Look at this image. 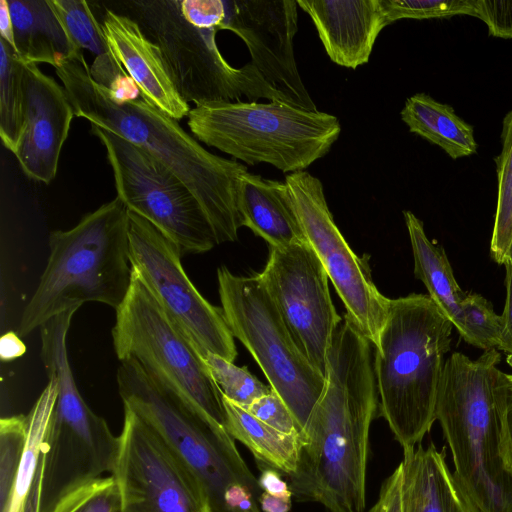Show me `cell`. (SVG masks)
<instances>
[{
  "label": "cell",
  "mask_w": 512,
  "mask_h": 512,
  "mask_svg": "<svg viewBox=\"0 0 512 512\" xmlns=\"http://www.w3.org/2000/svg\"><path fill=\"white\" fill-rule=\"evenodd\" d=\"M371 345L342 318L297 469L287 476L297 500L318 502L328 512H365L369 431L377 408Z\"/></svg>",
  "instance_id": "cell-1"
},
{
  "label": "cell",
  "mask_w": 512,
  "mask_h": 512,
  "mask_svg": "<svg viewBox=\"0 0 512 512\" xmlns=\"http://www.w3.org/2000/svg\"><path fill=\"white\" fill-rule=\"evenodd\" d=\"M75 116L88 120L147 151L171 170L194 194L218 243L233 242L242 227L237 207L239 177L247 167L206 150L175 119L141 97L118 101L97 84L83 52L55 68Z\"/></svg>",
  "instance_id": "cell-2"
},
{
  "label": "cell",
  "mask_w": 512,
  "mask_h": 512,
  "mask_svg": "<svg viewBox=\"0 0 512 512\" xmlns=\"http://www.w3.org/2000/svg\"><path fill=\"white\" fill-rule=\"evenodd\" d=\"M453 325L428 294L390 299L375 345L380 411L403 451L436 421V403Z\"/></svg>",
  "instance_id": "cell-3"
},
{
  "label": "cell",
  "mask_w": 512,
  "mask_h": 512,
  "mask_svg": "<svg viewBox=\"0 0 512 512\" xmlns=\"http://www.w3.org/2000/svg\"><path fill=\"white\" fill-rule=\"evenodd\" d=\"M49 248L46 267L21 315L19 336L85 302L117 310L129 292V213L119 198L86 214L69 230L52 231Z\"/></svg>",
  "instance_id": "cell-4"
},
{
  "label": "cell",
  "mask_w": 512,
  "mask_h": 512,
  "mask_svg": "<svg viewBox=\"0 0 512 512\" xmlns=\"http://www.w3.org/2000/svg\"><path fill=\"white\" fill-rule=\"evenodd\" d=\"M501 361L496 349L472 360L460 352L445 361L436 403L454 463V476L480 512H512V469L501 446L493 391Z\"/></svg>",
  "instance_id": "cell-5"
},
{
  "label": "cell",
  "mask_w": 512,
  "mask_h": 512,
  "mask_svg": "<svg viewBox=\"0 0 512 512\" xmlns=\"http://www.w3.org/2000/svg\"><path fill=\"white\" fill-rule=\"evenodd\" d=\"M72 316L63 313L40 327L41 360L57 396L43 442L40 512H51L68 494L114 471L120 440L82 398L69 363Z\"/></svg>",
  "instance_id": "cell-6"
},
{
  "label": "cell",
  "mask_w": 512,
  "mask_h": 512,
  "mask_svg": "<svg viewBox=\"0 0 512 512\" xmlns=\"http://www.w3.org/2000/svg\"><path fill=\"white\" fill-rule=\"evenodd\" d=\"M187 117L198 141L248 165L268 163L289 174L324 157L341 133L336 116L278 101L205 103Z\"/></svg>",
  "instance_id": "cell-7"
},
{
  "label": "cell",
  "mask_w": 512,
  "mask_h": 512,
  "mask_svg": "<svg viewBox=\"0 0 512 512\" xmlns=\"http://www.w3.org/2000/svg\"><path fill=\"white\" fill-rule=\"evenodd\" d=\"M117 385L123 405L164 440L202 486L211 512H227L226 491L243 484L259 497L248 469L226 429L149 375L134 359L120 361Z\"/></svg>",
  "instance_id": "cell-8"
},
{
  "label": "cell",
  "mask_w": 512,
  "mask_h": 512,
  "mask_svg": "<svg viewBox=\"0 0 512 512\" xmlns=\"http://www.w3.org/2000/svg\"><path fill=\"white\" fill-rule=\"evenodd\" d=\"M120 6L158 45L186 103L198 106L267 99L293 104L269 85L251 62L240 68L231 66L216 44L218 30L187 17L180 0H128Z\"/></svg>",
  "instance_id": "cell-9"
},
{
  "label": "cell",
  "mask_w": 512,
  "mask_h": 512,
  "mask_svg": "<svg viewBox=\"0 0 512 512\" xmlns=\"http://www.w3.org/2000/svg\"><path fill=\"white\" fill-rule=\"evenodd\" d=\"M217 279L232 335L251 353L302 435L325 387V375L300 349L258 274L238 276L221 266Z\"/></svg>",
  "instance_id": "cell-10"
},
{
  "label": "cell",
  "mask_w": 512,
  "mask_h": 512,
  "mask_svg": "<svg viewBox=\"0 0 512 512\" xmlns=\"http://www.w3.org/2000/svg\"><path fill=\"white\" fill-rule=\"evenodd\" d=\"M115 311L112 339L118 359L136 360L158 382L226 429L223 395L203 356L133 270L129 292Z\"/></svg>",
  "instance_id": "cell-11"
},
{
  "label": "cell",
  "mask_w": 512,
  "mask_h": 512,
  "mask_svg": "<svg viewBox=\"0 0 512 512\" xmlns=\"http://www.w3.org/2000/svg\"><path fill=\"white\" fill-rule=\"evenodd\" d=\"M106 150L117 195L126 208L153 224L181 253H204L219 244L190 189L147 151L91 125Z\"/></svg>",
  "instance_id": "cell-12"
},
{
  "label": "cell",
  "mask_w": 512,
  "mask_h": 512,
  "mask_svg": "<svg viewBox=\"0 0 512 512\" xmlns=\"http://www.w3.org/2000/svg\"><path fill=\"white\" fill-rule=\"evenodd\" d=\"M128 213L132 270L203 357L212 353L234 362L236 345L223 312L190 281L178 246L145 218Z\"/></svg>",
  "instance_id": "cell-13"
},
{
  "label": "cell",
  "mask_w": 512,
  "mask_h": 512,
  "mask_svg": "<svg viewBox=\"0 0 512 512\" xmlns=\"http://www.w3.org/2000/svg\"><path fill=\"white\" fill-rule=\"evenodd\" d=\"M285 183L305 237L345 306V318L375 346L390 299L379 292L367 262L335 224L321 181L304 170L288 174Z\"/></svg>",
  "instance_id": "cell-14"
},
{
  "label": "cell",
  "mask_w": 512,
  "mask_h": 512,
  "mask_svg": "<svg viewBox=\"0 0 512 512\" xmlns=\"http://www.w3.org/2000/svg\"><path fill=\"white\" fill-rule=\"evenodd\" d=\"M114 476L119 512H211L185 464L138 414L124 406Z\"/></svg>",
  "instance_id": "cell-15"
},
{
  "label": "cell",
  "mask_w": 512,
  "mask_h": 512,
  "mask_svg": "<svg viewBox=\"0 0 512 512\" xmlns=\"http://www.w3.org/2000/svg\"><path fill=\"white\" fill-rule=\"evenodd\" d=\"M300 349L325 375L327 353L342 321L332 302L329 277L308 241L270 247L258 274Z\"/></svg>",
  "instance_id": "cell-16"
},
{
  "label": "cell",
  "mask_w": 512,
  "mask_h": 512,
  "mask_svg": "<svg viewBox=\"0 0 512 512\" xmlns=\"http://www.w3.org/2000/svg\"><path fill=\"white\" fill-rule=\"evenodd\" d=\"M297 6L295 0L223 1L219 29L230 30L244 41L251 63L269 85L294 105L316 111L294 57Z\"/></svg>",
  "instance_id": "cell-17"
},
{
  "label": "cell",
  "mask_w": 512,
  "mask_h": 512,
  "mask_svg": "<svg viewBox=\"0 0 512 512\" xmlns=\"http://www.w3.org/2000/svg\"><path fill=\"white\" fill-rule=\"evenodd\" d=\"M23 87V126L12 153L29 178L49 184L57 174L74 109L64 87L35 63H25Z\"/></svg>",
  "instance_id": "cell-18"
},
{
  "label": "cell",
  "mask_w": 512,
  "mask_h": 512,
  "mask_svg": "<svg viewBox=\"0 0 512 512\" xmlns=\"http://www.w3.org/2000/svg\"><path fill=\"white\" fill-rule=\"evenodd\" d=\"M107 44L136 85L140 97L164 114L181 120L191 108L178 93L158 45L130 16L107 8L101 21Z\"/></svg>",
  "instance_id": "cell-19"
},
{
  "label": "cell",
  "mask_w": 512,
  "mask_h": 512,
  "mask_svg": "<svg viewBox=\"0 0 512 512\" xmlns=\"http://www.w3.org/2000/svg\"><path fill=\"white\" fill-rule=\"evenodd\" d=\"M312 19L329 58L356 69L369 61L386 27L380 0H297Z\"/></svg>",
  "instance_id": "cell-20"
},
{
  "label": "cell",
  "mask_w": 512,
  "mask_h": 512,
  "mask_svg": "<svg viewBox=\"0 0 512 512\" xmlns=\"http://www.w3.org/2000/svg\"><path fill=\"white\" fill-rule=\"evenodd\" d=\"M446 449L434 443L403 451L404 512H480L446 462Z\"/></svg>",
  "instance_id": "cell-21"
},
{
  "label": "cell",
  "mask_w": 512,
  "mask_h": 512,
  "mask_svg": "<svg viewBox=\"0 0 512 512\" xmlns=\"http://www.w3.org/2000/svg\"><path fill=\"white\" fill-rule=\"evenodd\" d=\"M237 207L242 226L263 238L269 247L307 241L285 181L244 172L238 181Z\"/></svg>",
  "instance_id": "cell-22"
},
{
  "label": "cell",
  "mask_w": 512,
  "mask_h": 512,
  "mask_svg": "<svg viewBox=\"0 0 512 512\" xmlns=\"http://www.w3.org/2000/svg\"><path fill=\"white\" fill-rule=\"evenodd\" d=\"M13 26L14 50L25 63L54 68L82 51L67 36L47 0H7Z\"/></svg>",
  "instance_id": "cell-23"
},
{
  "label": "cell",
  "mask_w": 512,
  "mask_h": 512,
  "mask_svg": "<svg viewBox=\"0 0 512 512\" xmlns=\"http://www.w3.org/2000/svg\"><path fill=\"white\" fill-rule=\"evenodd\" d=\"M403 215L414 258L415 277L423 282L430 298L465 341L467 333L461 303L466 292L458 285L443 247L427 237L423 222L411 211H404Z\"/></svg>",
  "instance_id": "cell-24"
},
{
  "label": "cell",
  "mask_w": 512,
  "mask_h": 512,
  "mask_svg": "<svg viewBox=\"0 0 512 512\" xmlns=\"http://www.w3.org/2000/svg\"><path fill=\"white\" fill-rule=\"evenodd\" d=\"M400 115L410 132L440 147L454 160L477 152L473 126L449 104L426 93H416L406 99Z\"/></svg>",
  "instance_id": "cell-25"
},
{
  "label": "cell",
  "mask_w": 512,
  "mask_h": 512,
  "mask_svg": "<svg viewBox=\"0 0 512 512\" xmlns=\"http://www.w3.org/2000/svg\"><path fill=\"white\" fill-rule=\"evenodd\" d=\"M223 403L226 430L233 439L244 444L263 465L286 476L296 471L303 444L299 434L284 433L265 424L224 396Z\"/></svg>",
  "instance_id": "cell-26"
},
{
  "label": "cell",
  "mask_w": 512,
  "mask_h": 512,
  "mask_svg": "<svg viewBox=\"0 0 512 512\" xmlns=\"http://www.w3.org/2000/svg\"><path fill=\"white\" fill-rule=\"evenodd\" d=\"M501 151L495 158L497 202L490 242V255L504 265L512 244V110L502 121Z\"/></svg>",
  "instance_id": "cell-27"
},
{
  "label": "cell",
  "mask_w": 512,
  "mask_h": 512,
  "mask_svg": "<svg viewBox=\"0 0 512 512\" xmlns=\"http://www.w3.org/2000/svg\"><path fill=\"white\" fill-rule=\"evenodd\" d=\"M24 69L25 62L0 38V137L10 152H13L23 126Z\"/></svg>",
  "instance_id": "cell-28"
},
{
  "label": "cell",
  "mask_w": 512,
  "mask_h": 512,
  "mask_svg": "<svg viewBox=\"0 0 512 512\" xmlns=\"http://www.w3.org/2000/svg\"><path fill=\"white\" fill-rule=\"evenodd\" d=\"M57 396V385L48 377V384L27 414L28 434L9 512H18L34 479L42 453L48 423Z\"/></svg>",
  "instance_id": "cell-29"
},
{
  "label": "cell",
  "mask_w": 512,
  "mask_h": 512,
  "mask_svg": "<svg viewBox=\"0 0 512 512\" xmlns=\"http://www.w3.org/2000/svg\"><path fill=\"white\" fill-rule=\"evenodd\" d=\"M72 44L97 57L111 53L102 25L88 2L83 0H47Z\"/></svg>",
  "instance_id": "cell-30"
},
{
  "label": "cell",
  "mask_w": 512,
  "mask_h": 512,
  "mask_svg": "<svg viewBox=\"0 0 512 512\" xmlns=\"http://www.w3.org/2000/svg\"><path fill=\"white\" fill-rule=\"evenodd\" d=\"M28 434V416L0 420V512H9Z\"/></svg>",
  "instance_id": "cell-31"
},
{
  "label": "cell",
  "mask_w": 512,
  "mask_h": 512,
  "mask_svg": "<svg viewBox=\"0 0 512 512\" xmlns=\"http://www.w3.org/2000/svg\"><path fill=\"white\" fill-rule=\"evenodd\" d=\"M203 358L222 395L245 409L271 390V387L252 375L246 366L238 367L234 362L212 353H207Z\"/></svg>",
  "instance_id": "cell-32"
},
{
  "label": "cell",
  "mask_w": 512,
  "mask_h": 512,
  "mask_svg": "<svg viewBox=\"0 0 512 512\" xmlns=\"http://www.w3.org/2000/svg\"><path fill=\"white\" fill-rule=\"evenodd\" d=\"M461 309L467 333L465 342L483 351L497 349L502 323L491 302L478 293L466 292Z\"/></svg>",
  "instance_id": "cell-33"
},
{
  "label": "cell",
  "mask_w": 512,
  "mask_h": 512,
  "mask_svg": "<svg viewBox=\"0 0 512 512\" xmlns=\"http://www.w3.org/2000/svg\"><path fill=\"white\" fill-rule=\"evenodd\" d=\"M386 25L401 19L475 16L473 0H380Z\"/></svg>",
  "instance_id": "cell-34"
},
{
  "label": "cell",
  "mask_w": 512,
  "mask_h": 512,
  "mask_svg": "<svg viewBox=\"0 0 512 512\" xmlns=\"http://www.w3.org/2000/svg\"><path fill=\"white\" fill-rule=\"evenodd\" d=\"M119 506V489L110 475L68 494L51 512H119Z\"/></svg>",
  "instance_id": "cell-35"
},
{
  "label": "cell",
  "mask_w": 512,
  "mask_h": 512,
  "mask_svg": "<svg viewBox=\"0 0 512 512\" xmlns=\"http://www.w3.org/2000/svg\"><path fill=\"white\" fill-rule=\"evenodd\" d=\"M246 410L265 424L288 434H299L300 428L283 399L271 390L253 401Z\"/></svg>",
  "instance_id": "cell-36"
},
{
  "label": "cell",
  "mask_w": 512,
  "mask_h": 512,
  "mask_svg": "<svg viewBox=\"0 0 512 512\" xmlns=\"http://www.w3.org/2000/svg\"><path fill=\"white\" fill-rule=\"evenodd\" d=\"M493 391L501 425V446L504 460L512 469V374L494 372Z\"/></svg>",
  "instance_id": "cell-37"
},
{
  "label": "cell",
  "mask_w": 512,
  "mask_h": 512,
  "mask_svg": "<svg viewBox=\"0 0 512 512\" xmlns=\"http://www.w3.org/2000/svg\"><path fill=\"white\" fill-rule=\"evenodd\" d=\"M475 16L482 20L490 36L512 39V1L473 0Z\"/></svg>",
  "instance_id": "cell-38"
},
{
  "label": "cell",
  "mask_w": 512,
  "mask_h": 512,
  "mask_svg": "<svg viewBox=\"0 0 512 512\" xmlns=\"http://www.w3.org/2000/svg\"><path fill=\"white\" fill-rule=\"evenodd\" d=\"M368 512H404L403 469L401 463L382 483L379 497Z\"/></svg>",
  "instance_id": "cell-39"
},
{
  "label": "cell",
  "mask_w": 512,
  "mask_h": 512,
  "mask_svg": "<svg viewBox=\"0 0 512 512\" xmlns=\"http://www.w3.org/2000/svg\"><path fill=\"white\" fill-rule=\"evenodd\" d=\"M506 270V300L501 316L502 331L498 351L507 355V362L512 366V262L504 264Z\"/></svg>",
  "instance_id": "cell-40"
},
{
  "label": "cell",
  "mask_w": 512,
  "mask_h": 512,
  "mask_svg": "<svg viewBox=\"0 0 512 512\" xmlns=\"http://www.w3.org/2000/svg\"><path fill=\"white\" fill-rule=\"evenodd\" d=\"M261 470L258 485L262 492L280 497H293L289 484L281 478L277 470L265 465H262Z\"/></svg>",
  "instance_id": "cell-41"
},
{
  "label": "cell",
  "mask_w": 512,
  "mask_h": 512,
  "mask_svg": "<svg viewBox=\"0 0 512 512\" xmlns=\"http://www.w3.org/2000/svg\"><path fill=\"white\" fill-rule=\"evenodd\" d=\"M26 346L17 332H6L0 338V358L3 361H11L24 355Z\"/></svg>",
  "instance_id": "cell-42"
},
{
  "label": "cell",
  "mask_w": 512,
  "mask_h": 512,
  "mask_svg": "<svg viewBox=\"0 0 512 512\" xmlns=\"http://www.w3.org/2000/svg\"><path fill=\"white\" fill-rule=\"evenodd\" d=\"M43 466V446L39 465L37 467L31 487L18 512H40V490Z\"/></svg>",
  "instance_id": "cell-43"
},
{
  "label": "cell",
  "mask_w": 512,
  "mask_h": 512,
  "mask_svg": "<svg viewBox=\"0 0 512 512\" xmlns=\"http://www.w3.org/2000/svg\"><path fill=\"white\" fill-rule=\"evenodd\" d=\"M262 512H289L292 498L270 495L262 492L258 498Z\"/></svg>",
  "instance_id": "cell-44"
},
{
  "label": "cell",
  "mask_w": 512,
  "mask_h": 512,
  "mask_svg": "<svg viewBox=\"0 0 512 512\" xmlns=\"http://www.w3.org/2000/svg\"><path fill=\"white\" fill-rule=\"evenodd\" d=\"M0 38L14 49L13 26L7 0L0 1Z\"/></svg>",
  "instance_id": "cell-45"
},
{
  "label": "cell",
  "mask_w": 512,
  "mask_h": 512,
  "mask_svg": "<svg viewBox=\"0 0 512 512\" xmlns=\"http://www.w3.org/2000/svg\"><path fill=\"white\" fill-rule=\"evenodd\" d=\"M507 261L512 262V244H511V247H510V250H509V253H508V258H507L506 262Z\"/></svg>",
  "instance_id": "cell-46"
}]
</instances>
